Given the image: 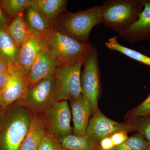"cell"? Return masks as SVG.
<instances>
[{
  "instance_id": "cell-5",
  "label": "cell",
  "mask_w": 150,
  "mask_h": 150,
  "mask_svg": "<svg viewBox=\"0 0 150 150\" xmlns=\"http://www.w3.org/2000/svg\"><path fill=\"white\" fill-rule=\"evenodd\" d=\"M56 80L54 75L29 87L21 99V106L30 114L43 116L55 101Z\"/></svg>"
},
{
  "instance_id": "cell-25",
  "label": "cell",
  "mask_w": 150,
  "mask_h": 150,
  "mask_svg": "<svg viewBox=\"0 0 150 150\" xmlns=\"http://www.w3.org/2000/svg\"><path fill=\"white\" fill-rule=\"evenodd\" d=\"M150 115V93L141 103L127 112L125 116L126 121L139 116Z\"/></svg>"
},
{
  "instance_id": "cell-26",
  "label": "cell",
  "mask_w": 150,
  "mask_h": 150,
  "mask_svg": "<svg viewBox=\"0 0 150 150\" xmlns=\"http://www.w3.org/2000/svg\"><path fill=\"white\" fill-rule=\"evenodd\" d=\"M38 150H63L58 139L47 133Z\"/></svg>"
},
{
  "instance_id": "cell-31",
  "label": "cell",
  "mask_w": 150,
  "mask_h": 150,
  "mask_svg": "<svg viewBox=\"0 0 150 150\" xmlns=\"http://www.w3.org/2000/svg\"><path fill=\"white\" fill-rule=\"evenodd\" d=\"M11 66L6 60L0 55V73L8 72Z\"/></svg>"
},
{
  "instance_id": "cell-10",
  "label": "cell",
  "mask_w": 150,
  "mask_h": 150,
  "mask_svg": "<svg viewBox=\"0 0 150 150\" xmlns=\"http://www.w3.org/2000/svg\"><path fill=\"white\" fill-rule=\"evenodd\" d=\"M27 75L21 73L14 65H12V74L5 86L0 91V109L21 99L28 88Z\"/></svg>"
},
{
  "instance_id": "cell-3",
  "label": "cell",
  "mask_w": 150,
  "mask_h": 150,
  "mask_svg": "<svg viewBox=\"0 0 150 150\" xmlns=\"http://www.w3.org/2000/svg\"><path fill=\"white\" fill-rule=\"evenodd\" d=\"M102 23L101 6L96 5L76 13L66 11L52 25L59 32L82 43H88L94 26Z\"/></svg>"
},
{
  "instance_id": "cell-29",
  "label": "cell",
  "mask_w": 150,
  "mask_h": 150,
  "mask_svg": "<svg viewBox=\"0 0 150 150\" xmlns=\"http://www.w3.org/2000/svg\"><path fill=\"white\" fill-rule=\"evenodd\" d=\"M12 74V65L8 72L0 73V91L7 84Z\"/></svg>"
},
{
  "instance_id": "cell-7",
  "label": "cell",
  "mask_w": 150,
  "mask_h": 150,
  "mask_svg": "<svg viewBox=\"0 0 150 150\" xmlns=\"http://www.w3.org/2000/svg\"><path fill=\"white\" fill-rule=\"evenodd\" d=\"M84 59L73 66L57 67L54 74L56 80L55 101H69L79 97L82 93L80 76Z\"/></svg>"
},
{
  "instance_id": "cell-19",
  "label": "cell",
  "mask_w": 150,
  "mask_h": 150,
  "mask_svg": "<svg viewBox=\"0 0 150 150\" xmlns=\"http://www.w3.org/2000/svg\"><path fill=\"white\" fill-rule=\"evenodd\" d=\"M58 139L64 150H101L98 144L86 135L79 137L71 134Z\"/></svg>"
},
{
  "instance_id": "cell-14",
  "label": "cell",
  "mask_w": 150,
  "mask_h": 150,
  "mask_svg": "<svg viewBox=\"0 0 150 150\" xmlns=\"http://www.w3.org/2000/svg\"><path fill=\"white\" fill-rule=\"evenodd\" d=\"M58 67L57 63L51 58L46 50L41 52L28 73V87L44 78L54 75Z\"/></svg>"
},
{
  "instance_id": "cell-8",
  "label": "cell",
  "mask_w": 150,
  "mask_h": 150,
  "mask_svg": "<svg viewBox=\"0 0 150 150\" xmlns=\"http://www.w3.org/2000/svg\"><path fill=\"white\" fill-rule=\"evenodd\" d=\"M48 134L59 139L72 134L71 112L67 100L55 101L43 116Z\"/></svg>"
},
{
  "instance_id": "cell-32",
  "label": "cell",
  "mask_w": 150,
  "mask_h": 150,
  "mask_svg": "<svg viewBox=\"0 0 150 150\" xmlns=\"http://www.w3.org/2000/svg\"><path fill=\"white\" fill-rule=\"evenodd\" d=\"M146 150H150V144L149 145V146H148Z\"/></svg>"
},
{
  "instance_id": "cell-9",
  "label": "cell",
  "mask_w": 150,
  "mask_h": 150,
  "mask_svg": "<svg viewBox=\"0 0 150 150\" xmlns=\"http://www.w3.org/2000/svg\"><path fill=\"white\" fill-rule=\"evenodd\" d=\"M121 131L128 133L135 131L129 121L120 123L113 121L98 110L93 114L86 131V135L98 145L100 141L103 138Z\"/></svg>"
},
{
  "instance_id": "cell-22",
  "label": "cell",
  "mask_w": 150,
  "mask_h": 150,
  "mask_svg": "<svg viewBox=\"0 0 150 150\" xmlns=\"http://www.w3.org/2000/svg\"><path fill=\"white\" fill-rule=\"evenodd\" d=\"M34 0H9L0 1V4L3 11H4L7 16L13 20L20 13H24L25 11L34 2Z\"/></svg>"
},
{
  "instance_id": "cell-24",
  "label": "cell",
  "mask_w": 150,
  "mask_h": 150,
  "mask_svg": "<svg viewBox=\"0 0 150 150\" xmlns=\"http://www.w3.org/2000/svg\"><path fill=\"white\" fill-rule=\"evenodd\" d=\"M128 121L131 123L134 131L142 134L150 144V115L135 117Z\"/></svg>"
},
{
  "instance_id": "cell-23",
  "label": "cell",
  "mask_w": 150,
  "mask_h": 150,
  "mask_svg": "<svg viewBox=\"0 0 150 150\" xmlns=\"http://www.w3.org/2000/svg\"><path fill=\"white\" fill-rule=\"evenodd\" d=\"M149 144L142 134L137 133L110 150H146Z\"/></svg>"
},
{
  "instance_id": "cell-33",
  "label": "cell",
  "mask_w": 150,
  "mask_h": 150,
  "mask_svg": "<svg viewBox=\"0 0 150 150\" xmlns=\"http://www.w3.org/2000/svg\"><path fill=\"white\" fill-rule=\"evenodd\" d=\"M63 150H64L63 149Z\"/></svg>"
},
{
  "instance_id": "cell-13",
  "label": "cell",
  "mask_w": 150,
  "mask_h": 150,
  "mask_svg": "<svg viewBox=\"0 0 150 150\" xmlns=\"http://www.w3.org/2000/svg\"><path fill=\"white\" fill-rule=\"evenodd\" d=\"M142 2L144 8L137 21L119 33L131 44L150 39V0H142Z\"/></svg>"
},
{
  "instance_id": "cell-4",
  "label": "cell",
  "mask_w": 150,
  "mask_h": 150,
  "mask_svg": "<svg viewBox=\"0 0 150 150\" xmlns=\"http://www.w3.org/2000/svg\"><path fill=\"white\" fill-rule=\"evenodd\" d=\"M101 7L102 23L120 33L137 21L144 6L142 0H107Z\"/></svg>"
},
{
  "instance_id": "cell-11",
  "label": "cell",
  "mask_w": 150,
  "mask_h": 150,
  "mask_svg": "<svg viewBox=\"0 0 150 150\" xmlns=\"http://www.w3.org/2000/svg\"><path fill=\"white\" fill-rule=\"evenodd\" d=\"M46 50L43 38L33 35L20 48L18 56L13 64L21 73L27 75L38 56Z\"/></svg>"
},
{
  "instance_id": "cell-30",
  "label": "cell",
  "mask_w": 150,
  "mask_h": 150,
  "mask_svg": "<svg viewBox=\"0 0 150 150\" xmlns=\"http://www.w3.org/2000/svg\"><path fill=\"white\" fill-rule=\"evenodd\" d=\"M10 23L9 20L4 12L0 4V27L7 28Z\"/></svg>"
},
{
  "instance_id": "cell-16",
  "label": "cell",
  "mask_w": 150,
  "mask_h": 150,
  "mask_svg": "<svg viewBox=\"0 0 150 150\" xmlns=\"http://www.w3.org/2000/svg\"><path fill=\"white\" fill-rule=\"evenodd\" d=\"M24 21L33 35L43 38L51 27L38 9L35 0L23 13Z\"/></svg>"
},
{
  "instance_id": "cell-1",
  "label": "cell",
  "mask_w": 150,
  "mask_h": 150,
  "mask_svg": "<svg viewBox=\"0 0 150 150\" xmlns=\"http://www.w3.org/2000/svg\"><path fill=\"white\" fill-rule=\"evenodd\" d=\"M1 110L4 116L0 123V150H19L28 131L30 114L20 100Z\"/></svg>"
},
{
  "instance_id": "cell-18",
  "label": "cell",
  "mask_w": 150,
  "mask_h": 150,
  "mask_svg": "<svg viewBox=\"0 0 150 150\" xmlns=\"http://www.w3.org/2000/svg\"><path fill=\"white\" fill-rule=\"evenodd\" d=\"M6 30L20 48L33 35L24 21L23 13L16 16Z\"/></svg>"
},
{
  "instance_id": "cell-21",
  "label": "cell",
  "mask_w": 150,
  "mask_h": 150,
  "mask_svg": "<svg viewBox=\"0 0 150 150\" xmlns=\"http://www.w3.org/2000/svg\"><path fill=\"white\" fill-rule=\"evenodd\" d=\"M105 45L110 50L118 51L131 59L150 67V57L121 45L118 43L116 36L109 38L105 42Z\"/></svg>"
},
{
  "instance_id": "cell-28",
  "label": "cell",
  "mask_w": 150,
  "mask_h": 150,
  "mask_svg": "<svg viewBox=\"0 0 150 150\" xmlns=\"http://www.w3.org/2000/svg\"><path fill=\"white\" fill-rule=\"evenodd\" d=\"M98 146L101 150H110L115 147L110 137H105L100 140Z\"/></svg>"
},
{
  "instance_id": "cell-6",
  "label": "cell",
  "mask_w": 150,
  "mask_h": 150,
  "mask_svg": "<svg viewBox=\"0 0 150 150\" xmlns=\"http://www.w3.org/2000/svg\"><path fill=\"white\" fill-rule=\"evenodd\" d=\"M83 65L80 76L81 89L91 104L93 114L99 110L98 103L101 89L98 53L93 46L86 56Z\"/></svg>"
},
{
  "instance_id": "cell-12",
  "label": "cell",
  "mask_w": 150,
  "mask_h": 150,
  "mask_svg": "<svg viewBox=\"0 0 150 150\" xmlns=\"http://www.w3.org/2000/svg\"><path fill=\"white\" fill-rule=\"evenodd\" d=\"M69 102L74 122L73 134L79 137L85 136L91 116L93 115L91 104L82 93Z\"/></svg>"
},
{
  "instance_id": "cell-2",
  "label": "cell",
  "mask_w": 150,
  "mask_h": 150,
  "mask_svg": "<svg viewBox=\"0 0 150 150\" xmlns=\"http://www.w3.org/2000/svg\"><path fill=\"white\" fill-rule=\"evenodd\" d=\"M46 51L58 67L71 66L85 59L91 50V43H82L64 35L54 28L43 36Z\"/></svg>"
},
{
  "instance_id": "cell-15",
  "label": "cell",
  "mask_w": 150,
  "mask_h": 150,
  "mask_svg": "<svg viewBox=\"0 0 150 150\" xmlns=\"http://www.w3.org/2000/svg\"><path fill=\"white\" fill-rule=\"evenodd\" d=\"M30 116L28 131L19 150H38L47 134L46 124L43 116L31 114H30Z\"/></svg>"
},
{
  "instance_id": "cell-17",
  "label": "cell",
  "mask_w": 150,
  "mask_h": 150,
  "mask_svg": "<svg viewBox=\"0 0 150 150\" xmlns=\"http://www.w3.org/2000/svg\"><path fill=\"white\" fill-rule=\"evenodd\" d=\"M38 9L52 26L56 20L67 11L66 0H35Z\"/></svg>"
},
{
  "instance_id": "cell-27",
  "label": "cell",
  "mask_w": 150,
  "mask_h": 150,
  "mask_svg": "<svg viewBox=\"0 0 150 150\" xmlns=\"http://www.w3.org/2000/svg\"><path fill=\"white\" fill-rule=\"evenodd\" d=\"M128 133L126 131H118L110 136L115 146L121 144L128 139Z\"/></svg>"
},
{
  "instance_id": "cell-20",
  "label": "cell",
  "mask_w": 150,
  "mask_h": 150,
  "mask_svg": "<svg viewBox=\"0 0 150 150\" xmlns=\"http://www.w3.org/2000/svg\"><path fill=\"white\" fill-rule=\"evenodd\" d=\"M0 27V55L11 65L14 64L18 56L20 48L6 31Z\"/></svg>"
}]
</instances>
